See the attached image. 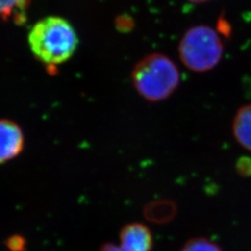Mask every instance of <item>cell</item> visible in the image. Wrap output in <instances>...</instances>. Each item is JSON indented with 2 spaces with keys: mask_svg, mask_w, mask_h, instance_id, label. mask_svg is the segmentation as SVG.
Returning <instances> with one entry per match:
<instances>
[{
  "mask_svg": "<svg viewBox=\"0 0 251 251\" xmlns=\"http://www.w3.org/2000/svg\"><path fill=\"white\" fill-rule=\"evenodd\" d=\"M31 51L49 68L67 62L76 50L77 34L65 19L50 16L37 22L29 32Z\"/></svg>",
  "mask_w": 251,
  "mask_h": 251,
  "instance_id": "obj_1",
  "label": "cell"
},
{
  "mask_svg": "<svg viewBox=\"0 0 251 251\" xmlns=\"http://www.w3.org/2000/svg\"><path fill=\"white\" fill-rule=\"evenodd\" d=\"M179 68L170 57L151 53L140 60L131 72V82L137 93L150 102L168 99L178 89Z\"/></svg>",
  "mask_w": 251,
  "mask_h": 251,
  "instance_id": "obj_2",
  "label": "cell"
},
{
  "mask_svg": "<svg viewBox=\"0 0 251 251\" xmlns=\"http://www.w3.org/2000/svg\"><path fill=\"white\" fill-rule=\"evenodd\" d=\"M179 60L189 70L208 72L220 63L224 45L219 34L207 25L191 27L179 41Z\"/></svg>",
  "mask_w": 251,
  "mask_h": 251,
  "instance_id": "obj_3",
  "label": "cell"
},
{
  "mask_svg": "<svg viewBox=\"0 0 251 251\" xmlns=\"http://www.w3.org/2000/svg\"><path fill=\"white\" fill-rule=\"evenodd\" d=\"M25 138L16 123L0 119V164L9 161L22 152Z\"/></svg>",
  "mask_w": 251,
  "mask_h": 251,
  "instance_id": "obj_4",
  "label": "cell"
},
{
  "mask_svg": "<svg viewBox=\"0 0 251 251\" xmlns=\"http://www.w3.org/2000/svg\"><path fill=\"white\" fill-rule=\"evenodd\" d=\"M121 247L126 251H151L152 233L142 224H129L120 232Z\"/></svg>",
  "mask_w": 251,
  "mask_h": 251,
  "instance_id": "obj_5",
  "label": "cell"
},
{
  "mask_svg": "<svg viewBox=\"0 0 251 251\" xmlns=\"http://www.w3.org/2000/svg\"><path fill=\"white\" fill-rule=\"evenodd\" d=\"M233 133L236 142L251 151V103L243 105L233 118Z\"/></svg>",
  "mask_w": 251,
  "mask_h": 251,
  "instance_id": "obj_6",
  "label": "cell"
},
{
  "mask_svg": "<svg viewBox=\"0 0 251 251\" xmlns=\"http://www.w3.org/2000/svg\"><path fill=\"white\" fill-rule=\"evenodd\" d=\"M144 217L157 225L171 222L177 214V206L174 201L169 199L155 200L144 207Z\"/></svg>",
  "mask_w": 251,
  "mask_h": 251,
  "instance_id": "obj_7",
  "label": "cell"
},
{
  "mask_svg": "<svg viewBox=\"0 0 251 251\" xmlns=\"http://www.w3.org/2000/svg\"><path fill=\"white\" fill-rule=\"evenodd\" d=\"M31 0H0V18L22 24L26 19Z\"/></svg>",
  "mask_w": 251,
  "mask_h": 251,
  "instance_id": "obj_8",
  "label": "cell"
},
{
  "mask_svg": "<svg viewBox=\"0 0 251 251\" xmlns=\"http://www.w3.org/2000/svg\"><path fill=\"white\" fill-rule=\"evenodd\" d=\"M180 251H222L215 243L204 237H195L184 244Z\"/></svg>",
  "mask_w": 251,
  "mask_h": 251,
  "instance_id": "obj_9",
  "label": "cell"
},
{
  "mask_svg": "<svg viewBox=\"0 0 251 251\" xmlns=\"http://www.w3.org/2000/svg\"><path fill=\"white\" fill-rule=\"evenodd\" d=\"M25 243L21 236H13L9 238L8 246L11 251H22L25 249Z\"/></svg>",
  "mask_w": 251,
  "mask_h": 251,
  "instance_id": "obj_10",
  "label": "cell"
},
{
  "mask_svg": "<svg viewBox=\"0 0 251 251\" xmlns=\"http://www.w3.org/2000/svg\"><path fill=\"white\" fill-rule=\"evenodd\" d=\"M100 251H126L121 246L118 247L117 245H114L112 243H106L102 245L100 249Z\"/></svg>",
  "mask_w": 251,
  "mask_h": 251,
  "instance_id": "obj_11",
  "label": "cell"
},
{
  "mask_svg": "<svg viewBox=\"0 0 251 251\" xmlns=\"http://www.w3.org/2000/svg\"><path fill=\"white\" fill-rule=\"evenodd\" d=\"M188 1L191 3H195V4H202V3H205L209 0H188Z\"/></svg>",
  "mask_w": 251,
  "mask_h": 251,
  "instance_id": "obj_12",
  "label": "cell"
}]
</instances>
